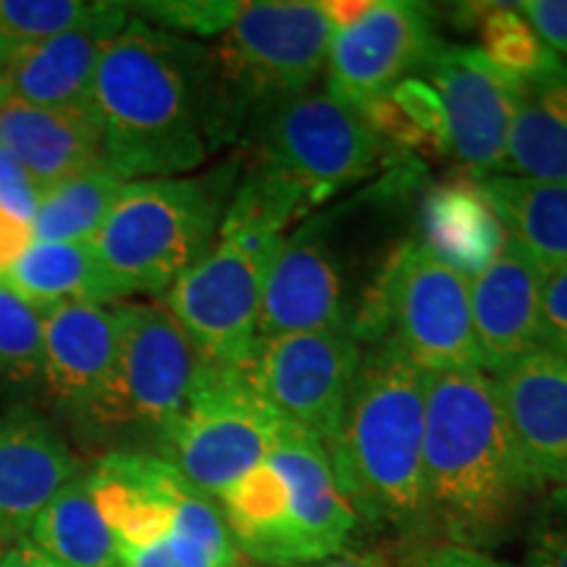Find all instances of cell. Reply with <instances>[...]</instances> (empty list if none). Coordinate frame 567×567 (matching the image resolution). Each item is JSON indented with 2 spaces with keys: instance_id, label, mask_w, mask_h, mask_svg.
Here are the masks:
<instances>
[{
  "instance_id": "cell-34",
  "label": "cell",
  "mask_w": 567,
  "mask_h": 567,
  "mask_svg": "<svg viewBox=\"0 0 567 567\" xmlns=\"http://www.w3.org/2000/svg\"><path fill=\"white\" fill-rule=\"evenodd\" d=\"M42 195L45 193L32 179L30 172L6 147H0V208L32 229Z\"/></svg>"
},
{
  "instance_id": "cell-1",
  "label": "cell",
  "mask_w": 567,
  "mask_h": 567,
  "mask_svg": "<svg viewBox=\"0 0 567 567\" xmlns=\"http://www.w3.org/2000/svg\"><path fill=\"white\" fill-rule=\"evenodd\" d=\"M92 111L103 163L124 182L195 172L229 137L208 48L137 17L105 48Z\"/></svg>"
},
{
  "instance_id": "cell-35",
  "label": "cell",
  "mask_w": 567,
  "mask_h": 567,
  "mask_svg": "<svg viewBox=\"0 0 567 567\" xmlns=\"http://www.w3.org/2000/svg\"><path fill=\"white\" fill-rule=\"evenodd\" d=\"M538 350H549L567 358V268H557V271L544 276Z\"/></svg>"
},
{
  "instance_id": "cell-10",
  "label": "cell",
  "mask_w": 567,
  "mask_h": 567,
  "mask_svg": "<svg viewBox=\"0 0 567 567\" xmlns=\"http://www.w3.org/2000/svg\"><path fill=\"white\" fill-rule=\"evenodd\" d=\"M384 158V140L363 111L331 92L308 90L264 113L258 166L279 176L316 208L363 182Z\"/></svg>"
},
{
  "instance_id": "cell-38",
  "label": "cell",
  "mask_w": 567,
  "mask_h": 567,
  "mask_svg": "<svg viewBox=\"0 0 567 567\" xmlns=\"http://www.w3.org/2000/svg\"><path fill=\"white\" fill-rule=\"evenodd\" d=\"M417 567H515V565L502 563V559L492 557L488 551L457 547V544H442V547L431 549Z\"/></svg>"
},
{
  "instance_id": "cell-13",
  "label": "cell",
  "mask_w": 567,
  "mask_h": 567,
  "mask_svg": "<svg viewBox=\"0 0 567 567\" xmlns=\"http://www.w3.org/2000/svg\"><path fill=\"white\" fill-rule=\"evenodd\" d=\"M363 347L352 329L302 331L260 339L247 379L281 417L326 442L342 417Z\"/></svg>"
},
{
  "instance_id": "cell-29",
  "label": "cell",
  "mask_w": 567,
  "mask_h": 567,
  "mask_svg": "<svg viewBox=\"0 0 567 567\" xmlns=\"http://www.w3.org/2000/svg\"><path fill=\"white\" fill-rule=\"evenodd\" d=\"M363 116L381 140L396 142L408 151L450 153L444 105L425 80L410 76L389 95L363 109Z\"/></svg>"
},
{
  "instance_id": "cell-3",
  "label": "cell",
  "mask_w": 567,
  "mask_h": 567,
  "mask_svg": "<svg viewBox=\"0 0 567 567\" xmlns=\"http://www.w3.org/2000/svg\"><path fill=\"white\" fill-rule=\"evenodd\" d=\"M425 392L423 368L386 339L368 344L344 413L323 442L358 523L405 538L431 528L423 484Z\"/></svg>"
},
{
  "instance_id": "cell-20",
  "label": "cell",
  "mask_w": 567,
  "mask_h": 567,
  "mask_svg": "<svg viewBox=\"0 0 567 567\" xmlns=\"http://www.w3.org/2000/svg\"><path fill=\"white\" fill-rule=\"evenodd\" d=\"M544 276L547 271L507 239L492 264L467 281L484 371L494 373L538 350Z\"/></svg>"
},
{
  "instance_id": "cell-21",
  "label": "cell",
  "mask_w": 567,
  "mask_h": 567,
  "mask_svg": "<svg viewBox=\"0 0 567 567\" xmlns=\"http://www.w3.org/2000/svg\"><path fill=\"white\" fill-rule=\"evenodd\" d=\"M0 147L30 172L42 193L103 163L95 113L42 109L9 95L0 103Z\"/></svg>"
},
{
  "instance_id": "cell-19",
  "label": "cell",
  "mask_w": 567,
  "mask_h": 567,
  "mask_svg": "<svg viewBox=\"0 0 567 567\" xmlns=\"http://www.w3.org/2000/svg\"><path fill=\"white\" fill-rule=\"evenodd\" d=\"M82 463L51 423L32 413L0 417V549L24 542L32 523Z\"/></svg>"
},
{
  "instance_id": "cell-26",
  "label": "cell",
  "mask_w": 567,
  "mask_h": 567,
  "mask_svg": "<svg viewBox=\"0 0 567 567\" xmlns=\"http://www.w3.org/2000/svg\"><path fill=\"white\" fill-rule=\"evenodd\" d=\"M27 542L59 567H118L116 538L97 507L87 473L69 481L48 502Z\"/></svg>"
},
{
  "instance_id": "cell-18",
  "label": "cell",
  "mask_w": 567,
  "mask_h": 567,
  "mask_svg": "<svg viewBox=\"0 0 567 567\" xmlns=\"http://www.w3.org/2000/svg\"><path fill=\"white\" fill-rule=\"evenodd\" d=\"M118 360V316L109 305H61L42 313V379L63 410L92 421Z\"/></svg>"
},
{
  "instance_id": "cell-12",
  "label": "cell",
  "mask_w": 567,
  "mask_h": 567,
  "mask_svg": "<svg viewBox=\"0 0 567 567\" xmlns=\"http://www.w3.org/2000/svg\"><path fill=\"white\" fill-rule=\"evenodd\" d=\"M116 316V373L92 423L147 425L158 434L187 408L208 363L166 305L124 302Z\"/></svg>"
},
{
  "instance_id": "cell-6",
  "label": "cell",
  "mask_w": 567,
  "mask_h": 567,
  "mask_svg": "<svg viewBox=\"0 0 567 567\" xmlns=\"http://www.w3.org/2000/svg\"><path fill=\"white\" fill-rule=\"evenodd\" d=\"M360 347L381 339L425 373L481 365L467 279L446 268L417 239L392 250L354 316Z\"/></svg>"
},
{
  "instance_id": "cell-41",
  "label": "cell",
  "mask_w": 567,
  "mask_h": 567,
  "mask_svg": "<svg viewBox=\"0 0 567 567\" xmlns=\"http://www.w3.org/2000/svg\"><path fill=\"white\" fill-rule=\"evenodd\" d=\"M0 567H59L53 559H48L42 551L32 547L30 542H17L11 547L0 549Z\"/></svg>"
},
{
  "instance_id": "cell-42",
  "label": "cell",
  "mask_w": 567,
  "mask_h": 567,
  "mask_svg": "<svg viewBox=\"0 0 567 567\" xmlns=\"http://www.w3.org/2000/svg\"><path fill=\"white\" fill-rule=\"evenodd\" d=\"M229 567H258V565H252L250 559H239V563H234V565H229Z\"/></svg>"
},
{
  "instance_id": "cell-11",
  "label": "cell",
  "mask_w": 567,
  "mask_h": 567,
  "mask_svg": "<svg viewBox=\"0 0 567 567\" xmlns=\"http://www.w3.org/2000/svg\"><path fill=\"white\" fill-rule=\"evenodd\" d=\"M358 266L352 247L342 243L334 210L284 234L266 264L258 342L302 331L352 329L371 289L358 279Z\"/></svg>"
},
{
  "instance_id": "cell-5",
  "label": "cell",
  "mask_w": 567,
  "mask_h": 567,
  "mask_svg": "<svg viewBox=\"0 0 567 567\" xmlns=\"http://www.w3.org/2000/svg\"><path fill=\"white\" fill-rule=\"evenodd\" d=\"M234 172L200 179L126 182L90 247L118 302L163 297L216 243Z\"/></svg>"
},
{
  "instance_id": "cell-43",
  "label": "cell",
  "mask_w": 567,
  "mask_h": 567,
  "mask_svg": "<svg viewBox=\"0 0 567 567\" xmlns=\"http://www.w3.org/2000/svg\"><path fill=\"white\" fill-rule=\"evenodd\" d=\"M3 97H6V87H3V80H0V103H3Z\"/></svg>"
},
{
  "instance_id": "cell-37",
  "label": "cell",
  "mask_w": 567,
  "mask_h": 567,
  "mask_svg": "<svg viewBox=\"0 0 567 567\" xmlns=\"http://www.w3.org/2000/svg\"><path fill=\"white\" fill-rule=\"evenodd\" d=\"M310 567H405V557L394 544H371V547H347L339 555Z\"/></svg>"
},
{
  "instance_id": "cell-16",
  "label": "cell",
  "mask_w": 567,
  "mask_h": 567,
  "mask_svg": "<svg viewBox=\"0 0 567 567\" xmlns=\"http://www.w3.org/2000/svg\"><path fill=\"white\" fill-rule=\"evenodd\" d=\"M488 375L528 476L567 488V358L534 350Z\"/></svg>"
},
{
  "instance_id": "cell-31",
  "label": "cell",
  "mask_w": 567,
  "mask_h": 567,
  "mask_svg": "<svg viewBox=\"0 0 567 567\" xmlns=\"http://www.w3.org/2000/svg\"><path fill=\"white\" fill-rule=\"evenodd\" d=\"M42 373V313L0 281V379L27 381Z\"/></svg>"
},
{
  "instance_id": "cell-40",
  "label": "cell",
  "mask_w": 567,
  "mask_h": 567,
  "mask_svg": "<svg viewBox=\"0 0 567 567\" xmlns=\"http://www.w3.org/2000/svg\"><path fill=\"white\" fill-rule=\"evenodd\" d=\"M371 3L373 0H326V3H321V9L326 13V19H329L331 30L337 32L354 24V21L371 9Z\"/></svg>"
},
{
  "instance_id": "cell-2",
  "label": "cell",
  "mask_w": 567,
  "mask_h": 567,
  "mask_svg": "<svg viewBox=\"0 0 567 567\" xmlns=\"http://www.w3.org/2000/svg\"><path fill=\"white\" fill-rule=\"evenodd\" d=\"M423 484L431 526L481 551L509 534L536 488L486 371L429 373Z\"/></svg>"
},
{
  "instance_id": "cell-39",
  "label": "cell",
  "mask_w": 567,
  "mask_h": 567,
  "mask_svg": "<svg viewBox=\"0 0 567 567\" xmlns=\"http://www.w3.org/2000/svg\"><path fill=\"white\" fill-rule=\"evenodd\" d=\"M32 243V229L27 224H19L9 213L0 208V271L9 268L13 260L24 252V247Z\"/></svg>"
},
{
  "instance_id": "cell-22",
  "label": "cell",
  "mask_w": 567,
  "mask_h": 567,
  "mask_svg": "<svg viewBox=\"0 0 567 567\" xmlns=\"http://www.w3.org/2000/svg\"><path fill=\"white\" fill-rule=\"evenodd\" d=\"M421 243L439 264L471 281L507 243L502 221L473 182L457 179L429 189L417 213Z\"/></svg>"
},
{
  "instance_id": "cell-36",
  "label": "cell",
  "mask_w": 567,
  "mask_h": 567,
  "mask_svg": "<svg viewBox=\"0 0 567 567\" xmlns=\"http://www.w3.org/2000/svg\"><path fill=\"white\" fill-rule=\"evenodd\" d=\"M517 11L528 19L538 38L567 61V0H530L517 3Z\"/></svg>"
},
{
  "instance_id": "cell-4",
  "label": "cell",
  "mask_w": 567,
  "mask_h": 567,
  "mask_svg": "<svg viewBox=\"0 0 567 567\" xmlns=\"http://www.w3.org/2000/svg\"><path fill=\"white\" fill-rule=\"evenodd\" d=\"M218 505L239 555L258 567L318 565L350 547L360 528L321 439L289 423L266 463Z\"/></svg>"
},
{
  "instance_id": "cell-27",
  "label": "cell",
  "mask_w": 567,
  "mask_h": 567,
  "mask_svg": "<svg viewBox=\"0 0 567 567\" xmlns=\"http://www.w3.org/2000/svg\"><path fill=\"white\" fill-rule=\"evenodd\" d=\"M124 184L122 176L105 163L59 182L42 195L32 221V239L90 245L122 195Z\"/></svg>"
},
{
  "instance_id": "cell-9",
  "label": "cell",
  "mask_w": 567,
  "mask_h": 567,
  "mask_svg": "<svg viewBox=\"0 0 567 567\" xmlns=\"http://www.w3.org/2000/svg\"><path fill=\"white\" fill-rule=\"evenodd\" d=\"M284 423L255 392L245 368L205 365L187 408L158 431L161 460L210 499L255 471L279 442Z\"/></svg>"
},
{
  "instance_id": "cell-25",
  "label": "cell",
  "mask_w": 567,
  "mask_h": 567,
  "mask_svg": "<svg viewBox=\"0 0 567 567\" xmlns=\"http://www.w3.org/2000/svg\"><path fill=\"white\" fill-rule=\"evenodd\" d=\"M0 281L40 313L61 305L118 302L90 245L32 239L24 252L0 271Z\"/></svg>"
},
{
  "instance_id": "cell-8",
  "label": "cell",
  "mask_w": 567,
  "mask_h": 567,
  "mask_svg": "<svg viewBox=\"0 0 567 567\" xmlns=\"http://www.w3.org/2000/svg\"><path fill=\"white\" fill-rule=\"evenodd\" d=\"M281 237L245 205L229 200L216 243L161 297L205 363L247 368L252 360L266 264Z\"/></svg>"
},
{
  "instance_id": "cell-23",
  "label": "cell",
  "mask_w": 567,
  "mask_h": 567,
  "mask_svg": "<svg viewBox=\"0 0 567 567\" xmlns=\"http://www.w3.org/2000/svg\"><path fill=\"white\" fill-rule=\"evenodd\" d=\"M502 174L567 182V61L534 80L517 82Z\"/></svg>"
},
{
  "instance_id": "cell-24",
  "label": "cell",
  "mask_w": 567,
  "mask_h": 567,
  "mask_svg": "<svg viewBox=\"0 0 567 567\" xmlns=\"http://www.w3.org/2000/svg\"><path fill=\"white\" fill-rule=\"evenodd\" d=\"M507 239L544 271L567 268V182L476 176Z\"/></svg>"
},
{
  "instance_id": "cell-33",
  "label": "cell",
  "mask_w": 567,
  "mask_h": 567,
  "mask_svg": "<svg viewBox=\"0 0 567 567\" xmlns=\"http://www.w3.org/2000/svg\"><path fill=\"white\" fill-rule=\"evenodd\" d=\"M528 567H567V488H557L549 509L534 528Z\"/></svg>"
},
{
  "instance_id": "cell-17",
  "label": "cell",
  "mask_w": 567,
  "mask_h": 567,
  "mask_svg": "<svg viewBox=\"0 0 567 567\" xmlns=\"http://www.w3.org/2000/svg\"><path fill=\"white\" fill-rule=\"evenodd\" d=\"M126 3H101L84 24L27 48L0 69L6 95L59 111H92V87L109 42L130 24Z\"/></svg>"
},
{
  "instance_id": "cell-14",
  "label": "cell",
  "mask_w": 567,
  "mask_h": 567,
  "mask_svg": "<svg viewBox=\"0 0 567 567\" xmlns=\"http://www.w3.org/2000/svg\"><path fill=\"white\" fill-rule=\"evenodd\" d=\"M442 42L429 6L375 0L354 24L331 34L326 92L363 111L429 66Z\"/></svg>"
},
{
  "instance_id": "cell-15",
  "label": "cell",
  "mask_w": 567,
  "mask_h": 567,
  "mask_svg": "<svg viewBox=\"0 0 567 567\" xmlns=\"http://www.w3.org/2000/svg\"><path fill=\"white\" fill-rule=\"evenodd\" d=\"M444 105L450 147L473 176L505 172L517 82L502 74L478 48H442L423 69Z\"/></svg>"
},
{
  "instance_id": "cell-32",
  "label": "cell",
  "mask_w": 567,
  "mask_h": 567,
  "mask_svg": "<svg viewBox=\"0 0 567 567\" xmlns=\"http://www.w3.org/2000/svg\"><path fill=\"white\" fill-rule=\"evenodd\" d=\"M132 17L155 30L179 38H221L237 19L243 3L234 0H155V3H126Z\"/></svg>"
},
{
  "instance_id": "cell-28",
  "label": "cell",
  "mask_w": 567,
  "mask_h": 567,
  "mask_svg": "<svg viewBox=\"0 0 567 567\" xmlns=\"http://www.w3.org/2000/svg\"><path fill=\"white\" fill-rule=\"evenodd\" d=\"M460 9L465 24H473V30L478 32V51L509 80H534L565 61L538 38L528 19L517 11V3H471Z\"/></svg>"
},
{
  "instance_id": "cell-30",
  "label": "cell",
  "mask_w": 567,
  "mask_h": 567,
  "mask_svg": "<svg viewBox=\"0 0 567 567\" xmlns=\"http://www.w3.org/2000/svg\"><path fill=\"white\" fill-rule=\"evenodd\" d=\"M101 9L87 0H0V69L27 48L84 24Z\"/></svg>"
},
{
  "instance_id": "cell-7",
  "label": "cell",
  "mask_w": 567,
  "mask_h": 567,
  "mask_svg": "<svg viewBox=\"0 0 567 567\" xmlns=\"http://www.w3.org/2000/svg\"><path fill=\"white\" fill-rule=\"evenodd\" d=\"M329 19L310 0L243 3L234 24L210 51L226 134L250 113L313 87L331 45Z\"/></svg>"
}]
</instances>
